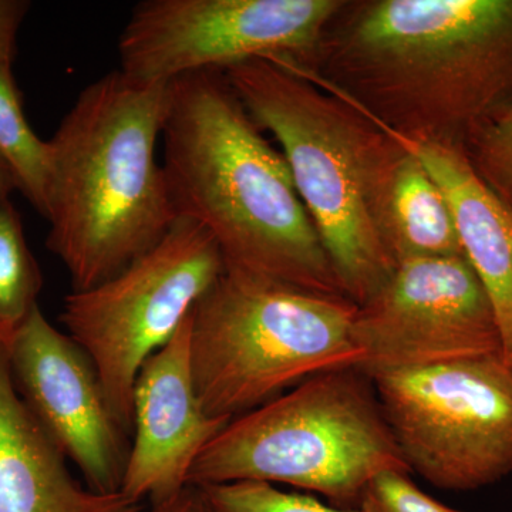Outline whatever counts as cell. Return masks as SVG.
Returning <instances> with one entry per match:
<instances>
[{
    "mask_svg": "<svg viewBox=\"0 0 512 512\" xmlns=\"http://www.w3.org/2000/svg\"><path fill=\"white\" fill-rule=\"evenodd\" d=\"M293 69L400 140L463 151L512 106V0H343Z\"/></svg>",
    "mask_w": 512,
    "mask_h": 512,
    "instance_id": "obj_1",
    "label": "cell"
},
{
    "mask_svg": "<svg viewBox=\"0 0 512 512\" xmlns=\"http://www.w3.org/2000/svg\"><path fill=\"white\" fill-rule=\"evenodd\" d=\"M190 328L191 313L141 367L134 384V440L120 493L136 503H161L188 487L195 460L231 421L202 409L192 376Z\"/></svg>",
    "mask_w": 512,
    "mask_h": 512,
    "instance_id": "obj_12",
    "label": "cell"
},
{
    "mask_svg": "<svg viewBox=\"0 0 512 512\" xmlns=\"http://www.w3.org/2000/svg\"><path fill=\"white\" fill-rule=\"evenodd\" d=\"M224 74L249 116L278 141L346 298L362 306L399 266L384 208L403 141L288 64L252 59Z\"/></svg>",
    "mask_w": 512,
    "mask_h": 512,
    "instance_id": "obj_4",
    "label": "cell"
},
{
    "mask_svg": "<svg viewBox=\"0 0 512 512\" xmlns=\"http://www.w3.org/2000/svg\"><path fill=\"white\" fill-rule=\"evenodd\" d=\"M410 470L441 490L512 471V366L503 355L370 377Z\"/></svg>",
    "mask_w": 512,
    "mask_h": 512,
    "instance_id": "obj_8",
    "label": "cell"
},
{
    "mask_svg": "<svg viewBox=\"0 0 512 512\" xmlns=\"http://www.w3.org/2000/svg\"><path fill=\"white\" fill-rule=\"evenodd\" d=\"M13 191H18L15 180H13L8 168L0 163V201L8 200Z\"/></svg>",
    "mask_w": 512,
    "mask_h": 512,
    "instance_id": "obj_23",
    "label": "cell"
},
{
    "mask_svg": "<svg viewBox=\"0 0 512 512\" xmlns=\"http://www.w3.org/2000/svg\"><path fill=\"white\" fill-rule=\"evenodd\" d=\"M8 362L23 402L87 487L120 493L131 444L86 352L37 306L10 343Z\"/></svg>",
    "mask_w": 512,
    "mask_h": 512,
    "instance_id": "obj_11",
    "label": "cell"
},
{
    "mask_svg": "<svg viewBox=\"0 0 512 512\" xmlns=\"http://www.w3.org/2000/svg\"><path fill=\"white\" fill-rule=\"evenodd\" d=\"M161 140L175 214L207 229L225 268L346 298L284 154L224 72L171 82Z\"/></svg>",
    "mask_w": 512,
    "mask_h": 512,
    "instance_id": "obj_2",
    "label": "cell"
},
{
    "mask_svg": "<svg viewBox=\"0 0 512 512\" xmlns=\"http://www.w3.org/2000/svg\"><path fill=\"white\" fill-rule=\"evenodd\" d=\"M359 512H463L421 491L403 471H384L372 478L360 497Z\"/></svg>",
    "mask_w": 512,
    "mask_h": 512,
    "instance_id": "obj_20",
    "label": "cell"
},
{
    "mask_svg": "<svg viewBox=\"0 0 512 512\" xmlns=\"http://www.w3.org/2000/svg\"><path fill=\"white\" fill-rule=\"evenodd\" d=\"M205 512H359L323 504L311 495L288 493L258 481L195 487Z\"/></svg>",
    "mask_w": 512,
    "mask_h": 512,
    "instance_id": "obj_18",
    "label": "cell"
},
{
    "mask_svg": "<svg viewBox=\"0 0 512 512\" xmlns=\"http://www.w3.org/2000/svg\"><path fill=\"white\" fill-rule=\"evenodd\" d=\"M146 512H205L202 508L200 495L192 485L185 487L183 491L161 501L151 504Z\"/></svg>",
    "mask_w": 512,
    "mask_h": 512,
    "instance_id": "obj_22",
    "label": "cell"
},
{
    "mask_svg": "<svg viewBox=\"0 0 512 512\" xmlns=\"http://www.w3.org/2000/svg\"><path fill=\"white\" fill-rule=\"evenodd\" d=\"M343 0H143L119 39L120 70L143 83L252 59L305 67Z\"/></svg>",
    "mask_w": 512,
    "mask_h": 512,
    "instance_id": "obj_9",
    "label": "cell"
},
{
    "mask_svg": "<svg viewBox=\"0 0 512 512\" xmlns=\"http://www.w3.org/2000/svg\"><path fill=\"white\" fill-rule=\"evenodd\" d=\"M384 224L397 265L464 256L443 192L406 144L387 185Z\"/></svg>",
    "mask_w": 512,
    "mask_h": 512,
    "instance_id": "obj_15",
    "label": "cell"
},
{
    "mask_svg": "<svg viewBox=\"0 0 512 512\" xmlns=\"http://www.w3.org/2000/svg\"><path fill=\"white\" fill-rule=\"evenodd\" d=\"M352 336L366 376L504 356L493 303L464 256L397 266L373 298L357 306Z\"/></svg>",
    "mask_w": 512,
    "mask_h": 512,
    "instance_id": "obj_10",
    "label": "cell"
},
{
    "mask_svg": "<svg viewBox=\"0 0 512 512\" xmlns=\"http://www.w3.org/2000/svg\"><path fill=\"white\" fill-rule=\"evenodd\" d=\"M0 512H141L126 495L82 487L23 402L0 350Z\"/></svg>",
    "mask_w": 512,
    "mask_h": 512,
    "instance_id": "obj_13",
    "label": "cell"
},
{
    "mask_svg": "<svg viewBox=\"0 0 512 512\" xmlns=\"http://www.w3.org/2000/svg\"><path fill=\"white\" fill-rule=\"evenodd\" d=\"M170 93L171 83L113 70L84 87L47 140L46 245L73 291L119 274L177 220L156 157Z\"/></svg>",
    "mask_w": 512,
    "mask_h": 512,
    "instance_id": "obj_3",
    "label": "cell"
},
{
    "mask_svg": "<svg viewBox=\"0 0 512 512\" xmlns=\"http://www.w3.org/2000/svg\"><path fill=\"white\" fill-rule=\"evenodd\" d=\"M357 306L225 268L191 311L192 376L202 409L232 420L308 377L359 367Z\"/></svg>",
    "mask_w": 512,
    "mask_h": 512,
    "instance_id": "obj_6",
    "label": "cell"
},
{
    "mask_svg": "<svg viewBox=\"0 0 512 512\" xmlns=\"http://www.w3.org/2000/svg\"><path fill=\"white\" fill-rule=\"evenodd\" d=\"M446 198L463 254L493 303L504 356L512 359V211L468 163L464 151L402 140Z\"/></svg>",
    "mask_w": 512,
    "mask_h": 512,
    "instance_id": "obj_14",
    "label": "cell"
},
{
    "mask_svg": "<svg viewBox=\"0 0 512 512\" xmlns=\"http://www.w3.org/2000/svg\"><path fill=\"white\" fill-rule=\"evenodd\" d=\"M0 163L8 168L20 194L45 215L49 147L32 126L12 64L0 63Z\"/></svg>",
    "mask_w": 512,
    "mask_h": 512,
    "instance_id": "obj_16",
    "label": "cell"
},
{
    "mask_svg": "<svg viewBox=\"0 0 512 512\" xmlns=\"http://www.w3.org/2000/svg\"><path fill=\"white\" fill-rule=\"evenodd\" d=\"M224 271L220 248L207 229L177 217L150 251L119 274L64 299L60 322L92 360L128 434L141 367L173 339Z\"/></svg>",
    "mask_w": 512,
    "mask_h": 512,
    "instance_id": "obj_7",
    "label": "cell"
},
{
    "mask_svg": "<svg viewBox=\"0 0 512 512\" xmlns=\"http://www.w3.org/2000/svg\"><path fill=\"white\" fill-rule=\"evenodd\" d=\"M30 8L28 0H0V63L15 60L20 26Z\"/></svg>",
    "mask_w": 512,
    "mask_h": 512,
    "instance_id": "obj_21",
    "label": "cell"
},
{
    "mask_svg": "<svg viewBox=\"0 0 512 512\" xmlns=\"http://www.w3.org/2000/svg\"><path fill=\"white\" fill-rule=\"evenodd\" d=\"M43 275L26 241L13 202L0 201V350L8 353L16 333L39 306Z\"/></svg>",
    "mask_w": 512,
    "mask_h": 512,
    "instance_id": "obj_17",
    "label": "cell"
},
{
    "mask_svg": "<svg viewBox=\"0 0 512 512\" xmlns=\"http://www.w3.org/2000/svg\"><path fill=\"white\" fill-rule=\"evenodd\" d=\"M392 470L412 473L372 379L346 367L308 377L229 421L195 460L188 485L286 484L357 510L369 481Z\"/></svg>",
    "mask_w": 512,
    "mask_h": 512,
    "instance_id": "obj_5",
    "label": "cell"
},
{
    "mask_svg": "<svg viewBox=\"0 0 512 512\" xmlns=\"http://www.w3.org/2000/svg\"><path fill=\"white\" fill-rule=\"evenodd\" d=\"M510 365L512 366V359H511Z\"/></svg>",
    "mask_w": 512,
    "mask_h": 512,
    "instance_id": "obj_24",
    "label": "cell"
},
{
    "mask_svg": "<svg viewBox=\"0 0 512 512\" xmlns=\"http://www.w3.org/2000/svg\"><path fill=\"white\" fill-rule=\"evenodd\" d=\"M463 151L474 173L512 211V106L478 127Z\"/></svg>",
    "mask_w": 512,
    "mask_h": 512,
    "instance_id": "obj_19",
    "label": "cell"
}]
</instances>
